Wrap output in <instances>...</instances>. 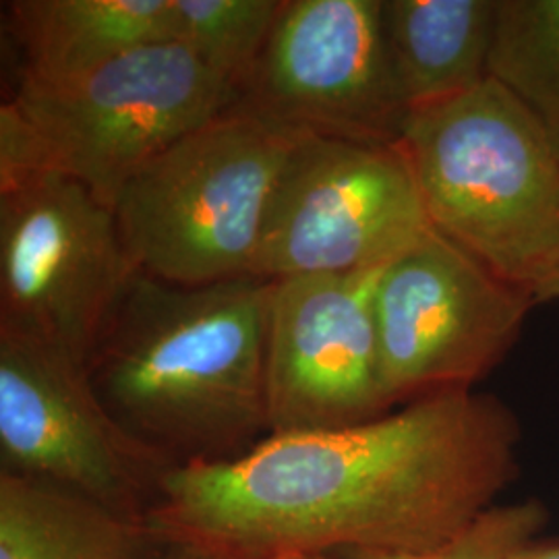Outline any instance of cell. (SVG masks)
<instances>
[{
    "label": "cell",
    "instance_id": "obj_1",
    "mask_svg": "<svg viewBox=\"0 0 559 559\" xmlns=\"http://www.w3.org/2000/svg\"><path fill=\"white\" fill-rule=\"evenodd\" d=\"M522 429L493 394L450 390L378 419L270 436L239 459L175 468L154 531L235 559L433 551L519 477Z\"/></svg>",
    "mask_w": 559,
    "mask_h": 559
},
{
    "label": "cell",
    "instance_id": "obj_2",
    "mask_svg": "<svg viewBox=\"0 0 559 559\" xmlns=\"http://www.w3.org/2000/svg\"><path fill=\"white\" fill-rule=\"evenodd\" d=\"M274 280L182 286L135 272L90 359L108 413L173 466L239 459L270 438Z\"/></svg>",
    "mask_w": 559,
    "mask_h": 559
},
{
    "label": "cell",
    "instance_id": "obj_3",
    "mask_svg": "<svg viewBox=\"0 0 559 559\" xmlns=\"http://www.w3.org/2000/svg\"><path fill=\"white\" fill-rule=\"evenodd\" d=\"M399 145L438 233L533 295L559 276V154L498 81L413 110Z\"/></svg>",
    "mask_w": 559,
    "mask_h": 559
},
{
    "label": "cell",
    "instance_id": "obj_4",
    "mask_svg": "<svg viewBox=\"0 0 559 559\" xmlns=\"http://www.w3.org/2000/svg\"><path fill=\"white\" fill-rule=\"evenodd\" d=\"M299 140L226 110L147 162L112 205L138 272L182 286L253 276L270 201Z\"/></svg>",
    "mask_w": 559,
    "mask_h": 559
},
{
    "label": "cell",
    "instance_id": "obj_5",
    "mask_svg": "<svg viewBox=\"0 0 559 559\" xmlns=\"http://www.w3.org/2000/svg\"><path fill=\"white\" fill-rule=\"evenodd\" d=\"M233 96L189 48L164 40L73 80L20 75L9 100L40 135L52 173L115 205L127 180L175 141L218 119Z\"/></svg>",
    "mask_w": 559,
    "mask_h": 559
},
{
    "label": "cell",
    "instance_id": "obj_6",
    "mask_svg": "<svg viewBox=\"0 0 559 559\" xmlns=\"http://www.w3.org/2000/svg\"><path fill=\"white\" fill-rule=\"evenodd\" d=\"M138 267L115 207L48 173L0 191V332L90 359Z\"/></svg>",
    "mask_w": 559,
    "mask_h": 559
},
{
    "label": "cell",
    "instance_id": "obj_7",
    "mask_svg": "<svg viewBox=\"0 0 559 559\" xmlns=\"http://www.w3.org/2000/svg\"><path fill=\"white\" fill-rule=\"evenodd\" d=\"M533 307V290L431 228L378 282L380 380L390 406L473 390L514 348Z\"/></svg>",
    "mask_w": 559,
    "mask_h": 559
},
{
    "label": "cell",
    "instance_id": "obj_8",
    "mask_svg": "<svg viewBox=\"0 0 559 559\" xmlns=\"http://www.w3.org/2000/svg\"><path fill=\"white\" fill-rule=\"evenodd\" d=\"M431 228L399 143L300 138L270 201L253 276L376 270Z\"/></svg>",
    "mask_w": 559,
    "mask_h": 559
},
{
    "label": "cell",
    "instance_id": "obj_9",
    "mask_svg": "<svg viewBox=\"0 0 559 559\" xmlns=\"http://www.w3.org/2000/svg\"><path fill=\"white\" fill-rule=\"evenodd\" d=\"M108 413L81 360L0 332V471L150 520L175 471Z\"/></svg>",
    "mask_w": 559,
    "mask_h": 559
},
{
    "label": "cell",
    "instance_id": "obj_10",
    "mask_svg": "<svg viewBox=\"0 0 559 559\" xmlns=\"http://www.w3.org/2000/svg\"><path fill=\"white\" fill-rule=\"evenodd\" d=\"M230 112L297 138L394 145L411 115L381 27V0H282Z\"/></svg>",
    "mask_w": 559,
    "mask_h": 559
},
{
    "label": "cell",
    "instance_id": "obj_11",
    "mask_svg": "<svg viewBox=\"0 0 559 559\" xmlns=\"http://www.w3.org/2000/svg\"><path fill=\"white\" fill-rule=\"evenodd\" d=\"M383 267L274 280L265 348L270 436L350 427L394 411L380 380L376 293Z\"/></svg>",
    "mask_w": 559,
    "mask_h": 559
},
{
    "label": "cell",
    "instance_id": "obj_12",
    "mask_svg": "<svg viewBox=\"0 0 559 559\" xmlns=\"http://www.w3.org/2000/svg\"><path fill=\"white\" fill-rule=\"evenodd\" d=\"M23 55L21 78L73 80L154 41L170 40V0L4 2Z\"/></svg>",
    "mask_w": 559,
    "mask_h": 559
},
{
    "label": "cell",
    "instance_id": "obj_13",
    "mask_svg": "<svg viewBox=\"0 0 559 559\" xmlns=\"http://www.w3.org/2000/svg\"><path fill=\"white\" fill-rule=\"evenodd\" d=\"M381 27L411 112L489 80L496 0H381Z\"/></svg>",
    "mask_w": 559,
    "mask_h": 559
},
{
    "label": "cell",
    "instance_id": "obj_14",
    "mask_svg": "<svg viewBox=\"0 0 559 559\" xmlns=\"http://www.w3.org/2000/svg\"><path fill=\"white\" fill-rule=\"evenodd\" d=\"M160 547L147 520L0 471V559H158Z\"/></svg>",
    "mask_w": 559,
    "mask_h": 559
},
{
    "label": "cell",
    "instance_id": "obj_15",
    "mask_svg": "<svg viewBox=\"0 0 559 559\" xmlns=\"http://www.w3.org/2000/svg\"><path fill=\"white\" fill-rule=\"evenodd\" d=\"M487 73L531 112L559 154V0H496Z\"/></svg>",
    "mask_w": 559,
    "mask_h": 559
},
{
    "label": "cell",
    "instance_id": "obj_16",
    "mask_svg": "<svg viewBox=\"0 0 559 559\" xmlns=\"http://www.w3.org/2000/svg\"><path fill=\"white\" fill-rule=\"evenodd\" d=\"M282 0H170V40L237 92L258 64Z\"/></svg>",
    "mask_w": 559,
    "mask_h": 559
},
{
    "label": "cell",
    "instance_id": "obj_17",
    "mask_svg": "<svg viewBox=\"0 0 559 559\" xmlns=\"http://www.w3.org/2000/svg\"><path fill=\"white\" fill-rule=\"evenodd\" d=\"M547 522V510L537 500L501 503L483 512L459 537L433 551L417 556L346 554L355 559H508L522 545L537 539Z\"/></svg>",
    "mask_w": 559,
    "mask_h": 559
},
{
    "label": "cell",
    "instance_id": "obj_18",
    "mask_svg": "<svg viewBox=\"0 0 559 559\" xmlns=\"http://www.w3.org/2000/svg\"><path fill=\"white\" fill-rule=\"evenodd\" d=\"M52 173L40 135L15 102L0 106V191Z\"/></svg>",
    "mask_w": 559,
    "mask_h": 559
},
{
    "label": "cell",
    "instance_id": "obj_19",
    "mask_svg": "<svg viewBox=\"0 0 559 559\" xmlns=\"http://www.w3.org/2000/svg\"><path fill=\"white\" fill-rule=\"evenodd\" d=\"M162 537V535H160ZM158 559H235L228 554L218 551L214 547L201 545L195 540L168 539L162 537L160 554Z\"/></svg>",
    "mask_w": 559,
    "mask_h": 559
},
{
    "label": "cell",
    "instance_id": "obj_20",
    "mask_svg": "<svg viewBox=\"0 0 559 559\" xmlns=\"http://www.w3.org/2000/svg\"><path fill=\"white\" fill-rule=\"evenodd\" d=\"M508 559H559V540L533 539Z\"/></svg>",
    "mask_w": 559,
    "mask_h": 559
},
{
    "label": "cell",
    "instance_id": "obj_21",
    "mask_svg": "<svg viewBox=\"0 0 559 559\" xmlns=\"http://www.w3.org/2000/svg\"><path fill=\"white\" fill-rule=\"evenodd\" d=\"M535 300H537V305L559 300V276L547 280L543 286H539V288L535 290Z\"/></svg>",
    "mask_w": 559,
    "mask_h": 559
},
{
    "label": "cell",
    "instance_id": "obj_22",
    "mask_svg": "<svg viewBox=\"0 0 559 559\" xmlns=\"http://www.w3.org/2000/svg\"><path fill=\"white\" fill-rule=\"evenodd\" d=\"M282 559H355L346 554H309V556H293V558Z\"/></svg>",
    "mask_w": 559,
    "mask_h": 559
}]
</instances>
